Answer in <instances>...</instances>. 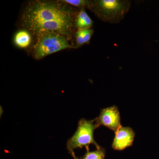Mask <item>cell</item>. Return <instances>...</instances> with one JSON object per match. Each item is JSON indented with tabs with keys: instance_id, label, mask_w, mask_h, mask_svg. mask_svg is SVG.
I'll use <instances>...</instances> for the list:
<instances>
[{
	"instance_id": "7",
	"label": "cell",
	"mask_w": 159,
	"mask_h": 159,
	"mask_svg": "<svg viewBox=\"0 0 159 159\" xmlns=\"http://www.w3.org/2000/svg\"><path fill=\"white\" fill-rule=\"evenodd\" d=\"M93 22L87 13L85 8H82L77 13L75 21V27L77 30L90 29Z\"/></svg>"
},
{
	"instance_id": "2",
	"label": "cell",
	"mask_w": 159,
	"mask_h": 159,
	"mask_svg": "<svg viewBox=\"0 0 159 159\" xmlns=\"http://www.w3.org/2000/svg\"><path fill=\"white\" fill-rule=\"evenodd\" d=\"M130 7L128 0H94L88 9L102 21L116 24L123 20Z\"/></svg>"
},
{
	"instance_id": "4",
	"label": "cell",
	"mask_w": 159,
	"mask_h": 159,
	"mask_svg": "<svg viewBox=\"0 0 159 159\" xmlns=\"http://www.w3.org/2000/svg\"><path fill=\"white\" fill-rule=\"evenodd\" d=\"M37 38L34 49V57L37 59L65 49L76 48L70 43L68 38L54 32H43Z\"/></svg>"
},
{
	"instance_id": "5",
	"label": "cell",
	"mask_w": 159,
	"mask_h": 159,
	"mask_svg": "<svg viewBox=\"0 0 159 159\" xmlns=\"http://www.w3.org/2000/svg\"><path fill=\"white\" fill-rule=\"evenodd\" d=\"M98 126H103L116 132L121 127V117L118 107L114 105L101 110L95 119Z\"/></svg>"
},
{
	"instance_id": "6",
	"label": "cell",
	"mask_w": 159,
	"mask_h": 159,
	"mask_svg": "<svg viewBox=\"0 0 159 159\" xmlns=\"http://www.w3.org/2000/svg\"><path fill=\"white\" fill-rule=\"evenodd\" d=\"M135 136V133L132 128L121 126L115 132L112 148L115 150L122 151L130 147L133 144Z\"/></svg>"
},
{
	"instance_id": "10",
	"label": "cell",
	"mask_w": 159,
	"mask_h": 159,
	"mask_svg": "<svg viewBox=\"0 0 159 159\" xmlns=\"http://www.w3.org/2000/svg\"><path fill=\"white\" fill-rule=\"evenodd\" d=\"M105 156V149L101 147L93 151H87L82 157L80 158L76 157L75 159H104Z\"/></svg>"
},
{
	"instance_id": "9",
	"label": "cell",
	"mask_w": 159,
	"mask_h": 159,
	"mask_svg": "<svg viewBox=\"0 0 159 159\" xmlns=\"http://www.w3.org/2000/svg\"><path fill=\"white\" fill-rule=\"evenodd\" d=\"M93 33V30L91 28L77 30L75 34L77 44L76 48L81 47L85 44L89 43Z\"/></svg>"
},
{
	"instance_id": "8",
	"label": "cell",
	"mask_w": 159,
	"mask_h": 159,
	"mask_svg": "<svg viewBox=\"0 0 159 159\" xmlns=\"http://www.w3.org/2000/svg\"><path fill=\"white\" fill-rule=\"evenodd\" d=\"M31 34L27 30H20L15 35V44L20 48H28L31 44Z\"/></svg>"
},
{
	"instance_id": "3",
	"label": "cell",
	"mask_w": 159,
	"mask_h": 159,
	"mask_svg": "<svg viewBox=\"0 0 159 159\" xmlns=\"http://www.w3.org/2000/svg\"><path fill=\"white\" fill-rule=\"evenodd\" d=\"M99 127L95 119L93 120L81 119L79 120L77 130L73 136L68 140L66 144L67 149L74 159L77 157L74 152L75 149L84 147L87 151H89L90 145H95L97 148L101 147L94 137V131Z\"/></svg>"
},
{
	"instance_id": "1",
	"label": "cell",
	"mask_w": 159,
	"mask_h": 159,
	"mask_svg": "<svg viewBox=\"0 0 159 159\" xmlns=\"http://www.w3.org/2000/svg\"><path fill=\"white\" fill-rule=\"evenodd\" d=\"M77 13L61 1H31L23 11L21 23L26 30L37 37L49 31L71 40Z\"/></svg>"
},
{
	"instance_id": "11",
	"label": "cell",
	"mask_w": 159,
	"mask_h": 159,
	"mask_svg": "<svg viewBox=\"0 0 159 159\" xmlns=\"http://www.w3.org/2000/svg\"><path fill=\"white\" fill-rule=\"evenodd\" d=\"M61 1L66 4L75 6L79 8L80 9L88 8L91 2V1H88V0H61Z\"/></svg>"
}]
</instances>
